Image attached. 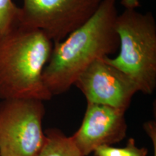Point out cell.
<instances>
[{
  "mask_svg": "<svg viewBox=\"0 0 156 156\" xmlns=\"http://www.w3.org/2000/svg\"><path fill=\"white\" fill-rule=\"evenodd\" d=\"M44 101L8 99L0 102V156H37L46 135Z\"/></svg>",
  "mask_w": 156,
  "mask_h": 156,
  "instance_id": "4",
  "label": "cell"
},
{
  "mask_svg": "<svg viewBox=\"0 0 156 156\" xmlns=\"http://www.w3.org/2000/svg\"><path fill=\"white\" fill-rule=\"evenodd\" d=\"M120 5L124 9H136L140 6V0H121Z\"/></svg>",
  "mask_w": 156,
  "mask_h": 156,
  "instance_id": "11",
  "label": "cell"
},
{
  "mask_svg": "<svg viewBox=\"0 0 156 156\" xmlns=\"http://www.w3.org/2000/svg\"><path fill=\"white\" fill-rule=\"evenodd\" d=\"M126 111L87 102L83 122L71 136L82 156L96 148L119 142L126 136Z\"/></svg>",
  "mask_w": 156,
  "mask_h": 156,
  "instance_id": "7",
  "label": "cell"
},
{
  "mask_svg": "<svg viewBox=\"0 0 156 156\" xmlns=\"http://www.w3.org/2000/svg\"><path fill=\"white\" fill-rule=\"evenodd\" d=\"M20 25L61 41L94 14L103 0H22Z\"/></svg>",
  "mask_w": 156,
  "mask_h": 156,
  "instance_id": "5",
  "label": "cell"
},
{
  "mask_svg": "<svg viewBox=\"0 0 156 156\" xmlns=\"http://www.w3.org/2000/svg\"><path fill=\"white\" fill-rule=\"evenodd\" d=\"M116 28L119 54L103 59L126 74L138 92L151 95L156 88V22L151 12L124 9L118 15Z\"/></svg>",
  "mask_w": 156,
  "mask_h": 156,
  "instance_id": "3",
  "label": "cell"
},
{
  "mask_svg": "<svg viewBox=\"0 0 156 156\" xmlns=\"http://www.w3.org/2000/svg\"><path fill=\"white\" fill-rule=\"evenodd\" d=\"M53 46L42 31L20 25L0 36V100L53 97L43 80Z\"/></svg>",
  "mask_w": 156,
  "mask_h": 156,
  "instance_id": "2",
  "label": "cell"
},
{
  "mask_svg": "<svg viewBox=\"0 0 156 156\" xmlns=\"http://www.w3.org/2000/svg\"><path fill=\"white\" fill-rule=\"evenodd\" d=\"M116 1L103 0L90 18L61 41L54 43L43 73L52 96L67 92L90 64L119 50Z\"/></svg>",
  "mask_w": 156,
  "mask_h": 156,
  "instance_id": "1",
  "label": "cell"
},
{
  "mask_svg": "<svg viewBox=\"0 0 156 156\" xmlns=\"http://www.w3.org/2000/svg\"><path fill=\"white\" fill-rule=\"evenodd\" d=\"M44 133V145L37 156H82L71 136H67L60 129H48Z\"/></svg>",
  "mask_w": 156,
  "mask_h": 156,
  "instance_id": "8",
  "label": "cell"
},
{
  "mask_svg": "<svg viewBox=\"0 0 156 156\" xmlns=\"http://www.w3.org/2000/svg\"><path fill=\"white\" fill-rule=\"evenodd\" d=\"M95 156H147L148 150L138 147L133 138L128 140L124 147H115L112 145L100 146L95 150Z\"/></svg>",
  "mask_w": 156,
  "mask_h": 156,
  "instance_id": "10",
  "label": "cell"
},
{
  "mask_svg": "<svg viewBox=\"0 0 156 156\" xmlns=\"http://www.w3.org/2000/svg\"><path fill=\"white\" fill-rule=\"evenodd\" d=\"M20 25V7L13 0H0V36Z\"/></svg>",
  "mask_w": 156,
  "mask_h": 156,
  "instance_id": "9",
  "label": "cell"
},
{
  "mask_svg": "<svg viewBox=\"0 0 156 156\" xmlns=\"http://www.w3.org/2000/svg\"><path fill=\"white\" fill-rule=\"evenodd\" d=\"M75 85L87 102L126 111L138 92L134 82L126 74L102 58H98L80 74Z\"/></svg>",
  "mask_w": 156,
  "mask_h": 156,
  "instance_id": "6",
  "label": "cell"
}]
</instances>
